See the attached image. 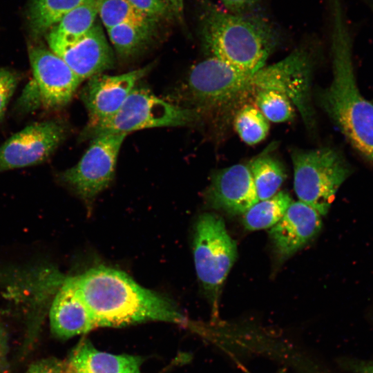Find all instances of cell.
<instances>
[{"mask_svg": "<svg viewBox=\"0 0 373 373\" xmlns=\"http://www.w3.org/2000/svg\"><path fill=\"white\" fill-rule=\"evenodd\" d=\"M329 6L332 77L327 86L316 91V102L352 147L373 163V103L357 84L343 0H329Z\"/></svg>", "mask_w": 373, "mask_h": 373, "instance_id": "cell-1", "label": "cell"}, {"mask_svg": "<svg viewBox=\"0 0 373 373\" xmlns=\"http://www.w3.org/2000/svg\"><path fill=\"white\" fill-rule=\"evenodd\" d=\"M76 280L95 328L148 321L186 322L171 300L140 286L122 271L98 266L76 276Z\"/></svg>", "mask_w": 373, "mask_h": 373, "instance_id": "cell-2", "label": "cell"}, {"mask_svg": "<svg viewBox=\"0 0 373 373\" xmlns=\"http://www.w3.org/2000/svg\"><path fill=\"white\" fill-rule=\"evenodd\" d=\"M198 27L210 57L254 73L265 66L281 43L276 27L259 15L234 14L209 0H200Z\"/></svg>", "mask_w": 373, "mask_h": 373, "instance_id": "cell-3", "label": "cell"}, {"mask_svg": "<svg viewBox=\"0 0 373 373\" xmlns=\"http://www.w3.org/2000/svg\"><path fill=\"white\" fill-rule=\"evenodd\" d=\"M294 186L300 201L321 216L327 213L336 193L352 173L343 153L336 148L293 149Z\"/></svg>", "mask_w": 373, "mask_h": 373, "instance_id": "cell-4", "label": "cell"}, {"mask_svg": "<svg viewBox=\"0 0 373 373\" xmlns=\"http://www.w3.org/2000/svg\"><path fill=\"white\" fill-rule=\"evenodd\" d=\"M193 257L198 280L210 302L212 318H218L222 287L237 258L236 242L223 219L205 213L198 218L193 233Z\"/></svg>", "mask_w": 373, "mask_h": 373, "instance_id": "cell-5", "label": "cell"}, {"mask_svg": "<svg viewBox=\"0 0 373 373\" xmlns=\"http://www.w3.org/2000/svg\"><path fill=\"white\" fill-rule=\"evenodd\" d=\"M200 118L195 108H186L166 102L149 90L135 87L119 109L111 117L86 126L82 136L93 138L102 134L126 133L141 129L183 126Z\"/></svg>", "mask_w": 373, "mask_h": 373, "instance_id": "cell-6", "label": "cell"}, {"mask_svg": "<svg viewBox=\"0 0 373 373\" xmlns=\"http://www.w3.org/2000/svg\"><path fill=\"white\" fill-rule=\"evenodd\" d=\"M314 65L315 52L301 46L277 63L251 73L252 88L254 92L272 90L285 95L298 110L305 126L313 131L316 126L312 96Z\"/></svg>", "mask_w": 373, "mask_h": 373, "instance_id": "cell-7", "label": "cell"}, {"mask_svg": "<svg viewBox=\"0 0 373 373\" xmlns=\"http://www.w3.org/2000/svg\"><path fill=\"white\" fill-rule=\"evenodd\" d=\"M251 75L250 73L209 57L190 70L188 91L193 101L203 108L227 110L254 93Z\"/></svg>", "mask_w": 373, "mask_h": 373, "instance_id": "cell-8", "label": "cell"}, {"mask_svg": "<svg viewBox=\"0 0 373 373\" xmlns=\"http://www.w3.org/2000/svg\"><path fill=\"white\" fill-rule=\"evenodd\" d=\"M126 133L102 134L91 139L80 160L61 175L85 202L90 203L112 181Z\"/></svg>", "mask_w": 373, "mask_h": 373, "instance_id": "cell-9", "label": "cell"}, {"mask_svg": "<svg viewBox=\"0 0 373 373\" xmlns=\"http://www.w3.org/2000/svg\"><path fill=\"white\" fill-rule=\"evenodd\" d=\"M47 41L50 50L82 81L102 73L114 64L112 50L97 22L87 32L76 37H63L50 30Z\"/></svg>", "mask_w": 373, "mask_h": 373, "instance_id": "cell-10", "label": "cell"}, {"mask_svg": "<svg viewBox=\"0 0 373 373\" xmlns=\"http://www.w3.org/2000/svg\"><path fill=\"white\" fill-rule=\"evenodd\" d=\"M66 135L65 126L57 120L33 123L0 146V172L46 161Z\"/></svg>", "mask_w": 373, "mask_h": 373, "instance_id": "cell-11", "label": "cell"}, {"mask_svg": "<svg viewBox=\"0 0 373 373\" xmlns=\"http://www.w3.org/2000/svg\"><path fill=\"white\" fill-rule=\"evenodd\" d=\"M28 55L39 102L50 110L65 106L82 79L63 59L44 46H30Z\"/></svg>", "mask_w": 373, "mask_h": 373, "instance_id": "cell-12", "label": "cell"}, {"mask_svg": "<svg viewBox=\"0 0 373 373\" xmlns=\"http://www.w3.org/2000/svg\"><path fill=\"white\" fill-rule=\"evenodd\" d=\"M151 68V66L148 65L120 75L100 73L89 78L82 95L88 113L86 126L94 125L113 115Z\"/></svg>", "mask_w": 373, "mask_h": 373, "instance_id": "cell-13", "label": "cell"}, {"mask_svg": "<svg viewBox=\"0 0 373 373\" xmlns=\"http://www.w3.org/2000/svg\"><path fill=\"white\" fill-rule=\"evenodd\" d=\"M205 198L211 208L232 216L243 215L259 201L251 173L242 164L216 171Z\"/></svg>", "mask_w": 373, "mask_h": 373, "instance_id": "cell-14", "label": "cell"}, {"mask_svg": "<svg viewBox=\"0 0 373 373\" xmlns=\"http://www.w3.org/2000/svg\"><path fill=\"white\" fill-rule=\"evenodd\" d=\"M321 216L301 201L292 202L282 218L269 231L278 257L285 260L305 247L319 233Z\"/></svg>", "mask_w": 373, "mask_h": 373, "instance_id": "cell-15", "label": "cell"}, {"mask_svg": "<svg viewBox=\"0 0 373 373\" xmlns=\"http://www.w3.org/2000/svg\"><path fill=\"white\" fill-rule=\"evenodd\" d=\"M51 330L59 338H68L95 329L93 322L81 294L76 276L61 283L50 310Z\"/></svg>", "mask_w": 373, "mask_h": 373, "instance_id": "cell-16", "label": "cell"}, {"mask_svg": "<svg viewBox=\"0 0 373 373\" xmlns=\"http://www.w3.org/2000/svg\"><path fill=\"white\" fill-rule=\"evenodd\" d=\"M142 362L138 356L99 351L85 340L73 351L69 367L73 373H141Z\"/></svg>", "mask_w": 373, "mask_h": 373, "instance_id": "cell-17", "label": "cell"}, {"mask_svg": "<svg viewBox=\"0 0 373 373\" xmlns=\"http://www.w3.org/2000/svg\"><path fill=\"white\" fill-rule=\"evenodd\" d=\"M86 0H31L28 8L30 32L38 39L56 26L68 12Z\"/></svg>", "mask_w": 373, "mask_h": 373, "instance_id": "cell-18", "label": "cell"}, {"mask_svg": "<svg viewBox=\"0 0 373 373\" xmlns=\"http://www.w3.org/2000/svg\"><path fill=\"white\" fill-rule=\"evenodd\" d=\"M254 182L259 200L268 199L278 193L286 179L282 162L269 153H262L247 165Z\"/></svg>", "mask_w": 373, "mask_h": 373, "instance_id": "cell-19", "label": "cell"}, {"mask_svg": "<svg viewBox=\"0 0 373 373\" xmlns=\"http://www.w3.org/2000/svg\"><path fill=\"white\" fill-rule=\"evenodd\" d=\"M292 202L287 192H278L249 209L243 214L242 224L249 231L271 228L282 218Z\"/></svg>", "mask_w": 373, "mask_h": 373, "instance_id": "cell-20", "label": "cell"}, {"mask_svg": "<svg viewBox=\"0 0 373 373\" xmlns=\"http://www.w3.org/2000/svg\"><path fill=\"white\" fill-rule=\"evenodd\" d=\"M97 12L106 29L122 23L154 25L149 17L127 0H96Z\"/></svg>", "mask_w": 373, "mask_h": 373, "instance_id": "cell-21", "label": "cell"}, {"mask_svg": "<svg viewBox=\"0 0 373 373\" xmlns=\"http://www.w3.org/2000/svg\"><path fill=\"white\" fill-rule=\"evenodd\" d=\"M111 44L117 54L127 57L137 52L149 41L153 25L122 23L106 29Z\"/></svg>", "mask_w": 373, "mask_h": 373, "instance_id": "cell-22", "label": "cell"}, {"mask_svg": "<svg viewBox=\"0 0 373 373\" xmlns=\"http://www.w3.org/2000/svg\"><path fill=\"white\" fill-rule=\"evenodd\" d=\"M233 125L239 137L248 145H255L264 140L269 131L268 119L250 104L244 105L237 111Z\"/></svg>", "mask_w": 373, "mask_h": 373, "instance_id": "cell-23", "label": "cell"}, {"mask_svg": "<svg viewBox=\"0 0 373 373\" xmlns=\"http://www.w3.org/2000/svg\"><path fill=\"white\" fill-rule=\"evenodd\" d=\"M97 15L96 0H86L68 12L50 30L63 37H79L93 26Z\"/></svg>", "mask_w": 373, "mask_h": 373, "instance_id": "cell-24", "label": "cell"}, {"mask_svg": "<svg viewBox=\"0 0 373 373\" xmlns=\"http://www.w3.org/2000/svg\"><path fill=\"white\" fill-rule=\"evenodd\" d=\"M255 102L258 109L268 121L281 123L294 117V106L282 93L272 90H258L255 92Z\"/></svg>", "mask_w": 373, "mask_h": 373, "instance_id": "cell-25", "label": "cell"}, {"mask_svg": "<svg viewBox=\"0 0 373 373\" xmlns=\"http://www.w3.org/2000/svg\"><path fill=\"white\" fill-rule=\"evenodd\" d=\"M19 81V77L16 72L0 67V122Z\"/></svg>", "mask_w": 373, "mask_h": 373, "instance_id": "cell-26", "label": "cell"}, {"mask_svg": "<svg viewBox=\"0 0 373 373\" xmlns=\"http://www.w3.org/2000/svg\"><path fill=\"white\" fill-rule=\"evenodd\" d=\"M136 9L155 20L167 14H171L162 0H127Z\"/></svg>", "mask_w": 373, "mask_h": 373, "instance_id": "cell-27", "label": "cell"}, {"mask_svg": "<svg viewBox=\"0 0 373 373\" xmlns=\"http://www.w3.org/2000/svg\"><path fill=\"white\" fill-rule=\"evenodd\" d=\"M340 366L350 373H373V360L355 358H342L338 361Z\"/></svg>", "mask_w": 373, "mask_h": 373, "instance_id": "cell-28", "label": "cell"}, {"mask_svg": "<svg viewBox=\"0 0 373 373\" xmlns=\"http://www.w3.org/2000/svg\"><path fill=\"white\" fill-rule=\"evenodd\" d=\"M227 10L234 14H246L258 3L259 0H220Z\"/></svg>", "mask_w": 373, "mask_h": 373, "instance_id": "cell-29", "label": "cell"}, {"mask_svg": "<svg viewBox=\"0 0 373 373\" xmlns=\"http://www.w3.org/2000/svg\"><path fill=\"white\" fill-rule=\"evenodd\" d=\"M27 373H71L55 361H42L33 364Z\"/></svg>", "mask_w": 373, "mask_h": 373, "instance_id": "cell-30", "label": "cell"}, {"mask_svg": "<svg viewBox=\"0 0 373 373\" xmlns=\"http://www.w3.org/2000/svg\"><path fill=\"white\" fill-rule=\"evenodd\" d=\"M171 13L178 19L182 20L184 16V0H162Z\"/></svg>", "mask_w": 373, "mask_h": 373, "instance_id": "cell-31", "label": "cell"}, {"mask_svg": "<svg viewBox=\"0 0 373 373\" xmlns=\"http://www.w3.org/2000/svg\"><path fill=\"white\" fill-rule=\"evenodd\" d=\"M7 352V339L5 330L0 323V368L5 361Z\"/></svg>", "mask_w": 373, "mask_h": 373, "instance_id": "cell-32", "label": "cell"}, {"mask_svg": "<svg viewBox=\"0 0 373 373\" xmlns=\"http://www.w3.org/2000/svg\"><path fill=\"white\" fill-rule=\"evenodd\" d=\"M277 373H287V371L285 369H281Z\"/></svg>", "mask_w": 373, "mask_h": 373, "instance_id": "cell-33", "label": "cell"}, {"mask_svg": "<svg viewBox=\"0 0 373 373\" xmlns=\"http://www.w3.org/2000/svg\"><path fill=\"white\" fill-rule=\"evenodd\" d=\"M370 5H371V8H372V12H373V2H371ZM372 102L373 103V99H372Z\"/></svg>", "mask_w": 373, "mask_h": 373, "instance_id": "cell-34", "label": "cell"}]
</instances>
